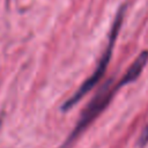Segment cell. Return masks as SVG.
<instances>
[{"instance_id":"obj_1","label":"cell","mask_w":148,"mask_h":148,"mask_svg":"<svg viewBox=\"0 0 148 148\" xmlns=\"http://www.w3.org/2000/svg\"><path fill=\"white\" fill-rule=\"evenodd\" d=\"M123 16H124V9L119 10V13L117 14L116 16V20L113 22V25H112V29H111V32H110V38H109V43H108V46L95 69V72L91 74L90 77H88L82 84L81 87L73 94L72 97H69L66 102H64V104L61 105V111H68L71 108H73L99 80L101 77L103 76V74L105 73V69L109 65V61L111 59V53H112V49H113V45H114V40L117 38V35H118V31L120 29V25H121V22H123Z\"/></svg>"},{"instance_id":"obj_2","label":"cell","mask_w":148,"mask_h":148,"mask_svg":"<svg viewBox=\"0 0 148 148\" xmlns=\"http://www.w3.org/2000/svg\"><path fill=\"white\" fill-rule=\"evenodd\" d=\"M111 83H112V79H110V80H108L106 81V83L97 91V94L95 95V97L90 101V103L88 104V106L86 108V110L83 111V113H82V116H81V118L79 119V121H77V124H76V126L74 127V130H73V132L71 133V135H69V138H68V140L65 142V145L61 147V148H65V147H67L84 128H86V126L96 117V116H98L99 114V112L109 104V102H110V99L112 98V96H113V94L117 91V89H119L120 87L117 84L113 89H111Z\"/></svg>"},{"instance_id":"obj_3","label":"cell","mask_w":148,"mask_h":148,"mask_svg":"<svg viewBox=\"0 0 148 148\" xmlns=\"http://www.w3.org/2000/svg\"><path fill=\"white\" fill-rule=\"evenodd\" d=\"M147 61H148V51H143V52H141V53L139 54V57L134 60V62L131 65V67H130V68L127 69V72L124 74L123 79L118 82L119 87L121 88L123 86L128 84V83L135 81V80L139 77V75L141 74L142 69L145 68Z\"/></svg>"},{"instance_id":"obj_4","label":"cell","mask_w":148,"mask_h":148,"mask_svg":"<svg viewBox=\"0 0 148 148\" xmlns=\"http://www.w3.org/2000/svg\"><path fill=\"white\" fill-rule=\"evenodd\" d=\"M139 142H140V146H145L148 142V125L142 131V133H141V135L139 138Z\"/></svg>"}]
</instances>
